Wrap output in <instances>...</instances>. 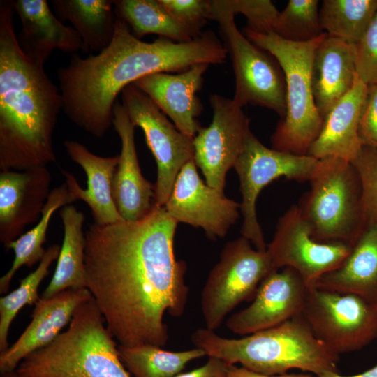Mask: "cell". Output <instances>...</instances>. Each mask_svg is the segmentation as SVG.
I'll return each mask as SVG.
<instances>
[{
  "label": "cell",
  "mask_w": 377,
  "mask_h": 377,
  "mask_svg": "<svg viewBox=\"0 0 377 377\" xmlns=\"http://www.w3.org/2000/svg\"><path fill=\"white\" fill-rule=\"evenodd\" d=\"M177 225L156 205L140 220L94 223L85 233L87 288L121 346H165V314L184 312L188 287L186 264L174 252Z\"/></svg>",
  "instance_id": "obj_1"
},
{
  "label": "cell",
  "mask_w": 377,
  "mask_h": 377,
  "mask_svg": "<svg viewBox=\"0 0 377 377\" xmlns=\"http://www.w3.org/2000/svg\"><path fill=\"white\" fill-rule=\"evenodd\" d=\"M227 50L214 32L186 43L165 38L145 42L117 17L110 44L96 55L72 54L57 70L63 111L77 127L101 138L112 125L118 95L138 79L156 73H181L196 64H222Z\"/></svg>",
  "instance_id": "obj_2"
},
{
  "label": "cell",
  "mask_w": 377,
  "mask_h": 377,
  "mask_svg": "<svg viewBox=\"0 0 377 377\" xmlns=\"http://www.w3.org/2000/svg\"><path fill=\"white\" fill-rule=\"evenodd\" d=\"M13 1H0V169L22 171L57 161L53 134L59 89L30 59L15 34Z\"/></svg>",
  "instance_id": "obj_3"
},
{
  "label": "cell",
  "mask_w": 377,
  "mask_h": 377,
  "mask_svg": "<svg viewBox=\"0 0 377 377\" xmlns=\"http://www.w3.org/2000/svg\"><path fill=\"white\" fill-rule=\"evenodd\" d=\"M191 341L206 356L263 374L281 375L293 369L317 376L338 373L339 355L313 334L302 315L239 339L199 328Z\"/></svg>",
  "instance_id": "obj_4"
},
{
  "label": "cell",
  "mask_w": 377,
  "mask_h": 377,
  "mask_svg": "<svg viewBox=\"0 0 377 377\" xmlns=\"http://www.w3.org/2000/svg\"><path fill=\"white\" fill-rule=\"evenodd\" d=\"M93 297L75 310L68 328L19 364L22 377H131Z\"/></svg>",
  "instance_id": "obj_5"
},
{
  "label": "cell",
  "mask_w": 377,
  "mask_h": 377,
  "mask_svg": "<svg viewBox=\"0 0 377 377\" xmlns=\"http://www.w3.org/2000/svg\"><path fill=\"white\" fill-rule=\"evenodd\" d=\"M244 35L275 57L285 76L286 112L272 136V148L307 155L323 124L313 94L311 67L316 50L327 33L305 42L288 40L274 32L261 34L247 27Z\"/></svg>",
  "instance_id": "obj_6"
},
{
  "label": "cell",
  "mask_w": 377,
  "mask_h": 377,
  "mask_svg": "<svg viewBox=\"0 0 377 377\" xmlns=\"http://www.w3.org/2000/svg\"><path fill=\"white\" fill-rule=\"evenodd\" d=\"M310 190L297 205L312 237L321 243L352 246L367 222L358 174L350 161L335 156L318 159Z\"/></svg>",
  "instance_id": "obj_7"
},
{
  "label": "cell",
  "mask_w": 377,
  "mask_h": 377,
  "mask_svg": "<svg viewBox=\"0 0 377 377\" xmlns=\"http://www.w3.org/2000/svg\"><path fill=\"white\" fill-rule=\"evenodd\" d=\"M210 20L220 27L235 75L232 100L239 107L247 104L272 110L281 119L286 112L285 76L279 62L243 34L235 22V14L224 0H210Z\"/></svg>",
  "instance_id": "obj_8"
},
{
  "label": "cell",
  "mask_w": 377,
  "mask_h": 377,
  "mask_svg": "<svg viewBox=\"0 0 377 377\" xmlns=\"http://www.w3.org/2000/svg\"><path fill=\"white\" fill-rule=\"evenodd\" d=\"M275 269L267 250L253 248L246 238L228 242L201 293L206 328L215 331L238 304L253 300L260 283Z\"/></svg>",
  "instance_id": "obj_9"
},
{
  "label": "cell",
  "mask_w": 377,
  "mask_h": 377,
  "mask_svg": "<svg viewBox=\"0 0 377 377\" xmlns=\"http://www.w3.org/2000/svg\"><path fill=\"white\" fill-rule=\"evenodd\" d=\"M302 316L338 355L360 350L377 337V306L355 294L309 287Z\"/></svg>",
  "instance_id": "obj_10"
},
{
  "label": "cell",
  "mask_w": 377,
  "mask_h": 377,
  "mask_svg": "<svg viewBox=\"0 0 377 377\" xmlns=\"http://www.w3.org/2000/svg\"><path fill=\"white\" fill-rule=\"evenodd\" d=\"M318 159L269 149L251 133L248 135L237 159L235 169L240 182L243 216L242 237L259 251L267 250L263 230L256 214V201L262 189L281 177L304 182L310 179Z\"/></svg>",
  "instance_id": "obj_11"
},
{
  "label": "cell",
  "mask_w": 377,
  "mask_h": 377,
  "mask_svg": "<svg viewBox=\"0 0 377 377\" xmlns=\"http://www.w3.org/2000/svg\"><path fill=\"white\" fill-rule=\"evenodd\" d=\"M121 95L122 105L131 122L143 131L156 160L155 201L163 207L181 169L193 160V138L178 130L152 99L133 84L126 87Z\"/></svg>",
  "instance_id": "obj_12"
},
{
  "label": "cell",
  "mask_w": 377,
  "mask_h": 377,
  "mask_svg": "<svg viewBox=\"0 0 377 377\" xmlns=\"http://www.w3.org/2000/svg\"><path fill=\"white\" fill-rule=\"evenodd\" d=\"M351 247L341 242L315 240L309 223L298 205H294L279 218L267 251L276 269L290 267L313 287L323 274L343 262Z\"/></svg>",
  "instance_id": "obj_13"
},
{
  "label": "cell",
  "mask_w": 377,
  "mask_h": 377,
  "mask_svg": "<svg viewBox=\"0 0 377 377\" xmlns=\"http://www.w3.org/2000/svg\"><path fill=\"white\" fill-rule=\"evenodd\" d=\"M209 102L212 121L193 138V160L206 184L223 192L226 174L234 168L251 132L250 121L232 99L213 94Z\"/></svg>",
  "instance_id": "obj_14"
},
{
  "label": "cell",
  "mask_w": 377,
  "mask_h": 377,
  "mask_svg": "<svg viewBox=\"0 0 377 377\" xmlns=\"http://www.w3.org/2000/svg\"><path fill=\"white\" fill-rule=\"evenodd\" d=\"M163 207L177 223L201 228L210 239L225 237L240 209L239 203L202 181L194 160L181 169Z\"/></svg>",
  "instance_id": "obj_15"
},
{
  "label": "cell",
  "mask_w": 377,
  "mask_h": 377,
  "mask_svg": "<svg viewBox=\"0 0 377 377\" xmlns=\"http://www.w3.org/2000/svg\"><path fill=\"white\" fill-rule=\"evenodd\" d=\"M309 286L295 269H275L260 283L251 304L230 316L226 327L249 335L302 315Z\"/></svg>",
  "instance_id": "obj_16"
},
{
  "label": "cell",
  "mask_w": 377,
  "mask_h": 377,
  "mask_svg": "<svg viewBox=\"0 0 377 377\" xmlns=\"http://www.w3.org/2000/svg\"><path fill=\"white\" fill-rule=\"evenodd\" d=\"M47 166L0 172V241L6 246L41 217L50 194Z\"/></svg>",
  "instance_id": "obj_17"
},
{
  "label": "cell",
  "mask_w": 377,
  "mask_h": 377,
  "mask_svg": "<svg viewBox=\"0 0 377 377\" xmlns=\"http://www.w3.org/2000/svg\"><path fill=\"white\" fill-rule=\"evenodd\" d=\"M112 125L121 140V152L112 180V195L122 219L136 221L147 216L156 206L154 185L141 172L134 139L135 126L118 101L113 108Z\"/></svg>",
  "instance_id": "obj_18"
},
{
  "label": "cell",
  "mask_w": 377,
  "mask_h": 377,
  "mask_svg": "<svg viewBox=\"0 0 377 377\" xmlns=\"http://www.w3.org/2000/svg\"><path fill=\"white\" fill-rule=\"evenodd\" d=\"M209 65L196 64L177 74L152 73L133 84L152 99L178 130L193 138L201 128L196 118L203 109L196 92Z\"/></svg>",
  "instance_id": "obj_19"
},
{
  "label": "cell",
  "mask_w": 377,
  "mask_h": 377,
  "mask_svg": "<svg viewBox=\"0 0 377 377\" xmlns=\"http://www.w3.org/2000/svg\"><path fill=\"white\" fill-rule=\"evenodd\" d=\"M91 297L87 288L68 289L49 298L40 297L29 325L14 343L0 353L1 374L15 371L26 357L53 341L70 323L76 309Z\"/></svg>",
  "instance_id": "obj_20"
},
{
  "label": "cell",
  "mask_w": 377,
  "mask_h": 377,
  "mask_svg": "<svg viewBox=\"0 0 377 377\" xmlns=\"http://www.w3.org/2000/svg\"><path fill=\"white\" fill-rule=\"evenodd\" d=\"M13 5L22 23L19 45L35 63L44 66L56 49L72 54L84 50L77 31L65 26L53 14L46 0H16Z\"/></svg>",
  "instance_id": "obj_21"
},
{
  "label": "cell",
  "mask_w": 377,
  "mask_h": 377,
  "mask_svg": "<svg viewBox=\"0 0 377 377\" xmlns=\"http://www.w3.org/2000/svg\"><path fill=\"white\" fill-rule=\"evenodd\" d=\"M64 146L71 159L83 169L87 178V188L83 189L71 173L62 170L74 200H82L89 206L94 223L103 226L124 221L112 195V184L119 156H97L76 140H66Z\"/></svg>",
  "instance_id": "obj_22"
},
{
  "label": "cell",
  "mask_w": 377,
  "mask_h": 377,
  "mask_svg": "<svg viewBox=\"0 0 377 377\" xmlns=\"http://www.w3.org/2000/svg\"><path fill=\"white\" fill-rule=\"evenodd\" d=\"M368 91V85L357 76L349 92L327 114L321 131L307 155L316 159L327 156L352 161L362 145L359 124Z\"/></svg>",
  "instance_id": "obj_23"
},
{
  "label": "cell",
  "mask_w": 377,
  "mask_h": 377,
  "mask_svg": "<svg viewBox=\"0 0 377 377\" xmlns=\"http://www.w3.org/2000/svg\"><path fill=\"white\" fill-rule=\"evenodd\" d=\"M355 77L354 45L327 34L316 50L311 67L313 94L323 119L352 89Z\"/></svg>",
  "instance_id": "obj_24"
},
{
  "label": "cell",
  "mask_w": 377,
  "mask_h": 377,
  "mask_svg": "<svg viewBox=\"0 0 377 377\" xmlns=\"http://www.w3.org/2000/svg\"><path fill=\"white\" fill-rule=\"evenodd\" d=\"M314 287L355 294L377 306V221L367 220L348 255Z\"/></svg>",
  "instance_id": "obj_25"
},
{
  "label": "cell",
  "mask_w": 377,
  "mask_h": 377,
  "mask_svg": "<svg viewBox=\"0 0 377 377\" xmlns=\"http://www.w3.org/2000/svg\"><path fill=\"white\" fill-rule=\"evenodd\" d=\"M59 214L64 226V239L54 273L42 294L43 298L51 297L68 289L87 288L84 214L72 205L63 207Z\"/></svg>",
  "instance_id": "obj_26"
},
{
  "label": "cell",
  "mask_w": 377,
  "mask_h": 377,
  "mask_svg": "<svg viewBox=\"0 0 377 377\" xmlns=\"http://www.w3.org/2000/svg\"><path fill=\"white\" fill-rule=\"evenodd\" d=\"M52 5L59 20L70 22L79 34L85 53L100 52L110 44L117 20L114 1L53 0Z\"/></svg>",
  "instance_id": "obj_27"
},
{
  "label": "cell",
  "mask_w": 377,
  "mask_h": 377,
  "mask_svg": "<svg viewBox=\"0 0 377 377\" xmlns=\"http://www.w3.org/2000/svg\"><path fill=\"white\" fill-rule=\"evenodd\" d=\"M73 202L75 200L65 182L53 188L37 224L6 246L8 249H13L14 259L10 268L0 279L1 293L8 292L11 280L20 268L24 265L31 267L40 263L46 252L43 244L53 214L58 209L71 205Z\"/></svg>",
  "instance_id": "obj_28"
},
{
  "label": "cell",
  "mask_w": 377,
  "mask_h": 377,
  "mask_svg": "<svg viewBox=\"0 0 377 377\" xmlns=\"http://www.w3.org/2000/svg\"><path fill=\"white\" fill-rule=\"evenodd\" d=\"M114 10L140 39L154 34L177 43H186L194 38L164 7L160 0H115Z\"/></svg>",
  "instance_id": "obj_29"
},
{
  "label": "cell",
  "mask_w": 377,
  "mask_h": 377,
  "mask_svg": "<svg viewBox=\"0 0 377 377\" xmlns=\"http://www.w3.org/2000/svg\"><path fill=\"white\" fill-rule=\"evenodd\" d=\"M119 357L134 377H174L191 361L206 356L198 348L169 351L154 345L118 346Z\"/></svg>",
  "instance_id": "obj_30"
},
{
  "label": "cell",
  "mask_w": 377,
  "mask_h": 377,
  "mask_svg": "<svg viewBox=\"0 0 377 377\" xmlns=\"http://www.w3.org/2000/svg\"><path fill=\"white\" fill-rule=\"evenodd\" d=\"M377 12V0H324L320 10L322 29L328 36L355 45Z\"/></svg>",
  "instance_id": "obj_31"
},
{
  "label": "cell",
  "mask_w": 377,
  "mask_h": 377,
  "mask_svg": "<svg viewBox=\"0 0 377 377\" xmlns=\"http://www.w3.org/2000/svg\"><path fill=\"white\" fill-rule=\"evenodd\" d=\"M60 248L58 244L50 246L36 269L22 279L16 289L0 298V353L8 347L10 327L17 313L26 305L39 300L38 287L49 274L52 262L58 258Z\"/></svg>",
  "instance_id": "obj_32"
},
{
  "label": "cell",
  "mask_w": 377,
  "mask_h": 377,
  "mask_svg": "<svg viewBox=\"0 0 377 377\" xmlns=\"http://www.w3.org/2000/svg\"><path fill=\"white\" fill-rule=\"evenodd\" d=\"M318 0H290L279 13L274 33L288 40L305 42L324 33Z\"/></svg>",
  "instance_id": "obj_33"
},
{
  "label": "cell",
  "mask_w": 377,
  "mask_h": 377,
  "mask_svg": "<svg viewBox=\"0 0 377 377\" xmlns=\"http://www.w3.org/2000/svg\"><path fill=\"white\" fill-rule=\"evenodd\" d=\"M351 163L360 178L367 220L377 221V147L362 146Z\"/></svg>",
  "instance_id": "obj_34"
},
{
  "label": "cell",
  "mask_w": 377,
  "mask_h": 377,
  "mask_svg": "<svg viewBox=\"0 0 377 377\" xmlns=\"http://www.w3.org/2000/svg\"><path fill=\"white\" fill-rule=\"evenodd\" d=\"M235 15L241 13L247 20V28L261 34L274 32L279 11L269 0H224Z\"/></svg>",
  "instance_id": "obj_35"
},
{
  "label": "cell",
  "mask_w": 377,
  "mask_h": 377,
  "mask_svg": "<svg viewBox=\"0 0 377 377\" xmlns=\"http://www.w3.org/2000/svg\"><path fill=\"white\" fill-rule=\"evenodd\" d=\"M173 17L193 36L203 32L207 20H210V2L207 0H160Z\"/></svg>",
  "instance_id": "obj_36"
},
{
  "label": "cell",
  "mask_w": 377,
  "mask_h": 377,
  "mask_svg": "<svg viewBox=\"0 0 377 377\" xmlns=\"http://www.w3.org/2000/svg\"><path fill=\"white\" fill-rule=\"evenodd\" d=\"M354 49L357 77L368 86L377 84V12Z\"/></svg>",
  "instance_id": "obj_37"
},
{
  "label": "cell",
  "mask_w": 377,
  "mask_h": 377,
  "mask_svg": "<svg viewBox=\"0 0 377 377\" xmlns=\"http://www.w3.org/2000/svg\"><path fill=\"white\" fill-rule=\"evenodd\" d=\"M359 137L362 146L377 147V84L368 86L359 124Z\"/></svg>",
  "instance_id": "obj_38"
},
{
  "label": "cell",
  "mask_w": 377,
  "mask_h": 377,
  "mask_svg": "<svg viewBox=\"0 0 377 377\" xmlns=\"http://www.w3.org/2000/svg\"><path fill=\"white\" fill-rule=\"evenodd\" d=\"M230 366L217 357H209L204 365L174 377H228Z\"/></svg>",
  "instance_id": "obj_39"
},
{
  "label": "cell",
  "mask_w": 377,
  "mask_h": 377,
  "mask_svg": "<svg viewBox=\"0 0 377 377\" xmlns=\"http://www.w3.org/2000/svg\"><path fill=\"white\" fill-rule=\"evenodd\" d=\"M228 377H313L311 374H284L281 375H267L249 370L235 364L230 365Z\"/></svg>",
  "instance_id": "obj_40"
},
{
  "label": "cell",
  "mask_w": 377,
  "mask_h": 377,
  "mask_svg": "<svg viewBox=\"0 0 377 377\" xmlns=\"http://www.w3.org/2000/svg\"><path fill=\"white\" fill-rule=\"evenodd\" d=\"M317 377H377V365L369 369L361 374H357L352 376H342L336 372H328Z\"/></svg>",
  "instance_id": "obj_41"
},
{
  "label": "cell",
  "mask_w": 377,
  "mask_h": 377,
  "mask_svg": "<svg viewBox=\"0 0 377 377\" xmlns=\"http://www.w3.org/2000/svg\"><path fill=\"white\" fill-rule=\"evenodd\" d=\"M3 377H22L18 375V374L16 372V371L6 373L2 374Z\"/></svg>",
  "instance_id": "obj_42"
}]
</instances>
